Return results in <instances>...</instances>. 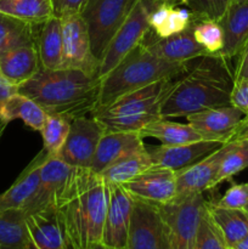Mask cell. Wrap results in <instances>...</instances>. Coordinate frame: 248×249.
<instances>
[{
	"mask_svg": "<svg viewBox=\"0 0 248 249\" xmlns=\"http://www.w3.org/2000/svg\"><path fill=\"white\" fill-rule=\"evenodd\" d=\"M243 117L242 111L229 105L189 114L186 121L203 140L226 143L230 142L236 126Z\"/></svg>",
	"mask_w": 248,
	"mask_h": 249,
	"instance_id": "14",
	"label": "cell"
},
{
	"mask_svg": "<svg viewBox=\"0 0 248 249\" xmlns=\"http://www.w3.org/2000/svg\"><path fill=\"white\" fill-rule=\"evenodd\" d=\"M133 207L134 198L123 186H109V201L102 232V245L114 249H125Z\"/></svg>",
	"mask_w": 248,
	"mask_h": 249,
	"instance_id": "16",
	"label": "cell"
},
{
	"mask_svg": "<svg viewBox=\"0 0 248 249\" xmlns=\"http://www.w3.org/2000/svg\"><path fill=\"white\" fill-rule=\"evenodd\" d=\"M246 211H247V212H248V207H247V208H246Z\"/></svg>",
	"mask_w": 248,
	"mask_h": 249,
	"instance_id": "49",
	"label": "cell"
},
{
	"mask_svg": "<svg viewBox=\"0 0 248 249\" xmlns=\"http://www.w3.org/2000/svg\"><path fill=\"white\" fill-rule=\"evenodd\" d=\"M71 122L72 121L65 117L48 114L39 133L43 138V150L48 153L49 157L57 156L60 152L70 133Z\"/></svg>",
	"mask_w": 248,
	"mask_h": 249,
	"instance_id": "33",
	"label": "cell"
},
{
	"mask_svg": "<svg viewBox=\"0 0 248 249\" xmlns=\"http://www.w3.org/2000/svg\"><path fill=\"white\" fill-rule=\"evenodd\" d=\"M101 83V77L82 71L40 67L31 79L18 85V92L34 100L46 114L73 121L97 108Z\"/></svg>",
	"mask_w": 248,
	"mask_h": 249,
	"instance_id": "2",
	"label": "cell"
},
{
	"mask_svg": "<svg viewBox=\"0 0 248 249\" xmlns=\"http://www.w3.org/2000/svg\"><path fill=\"white\" fill-rule=\"evenodd\" d=\"M123 187L134 199L163 206L177 197V172L164 167H151Z\"/></svg>",
	"mask_w": 248,
	"mask_h": 249,
	"instance_id": "13",
	"label": "cell"
},
{
	"mask_svg": "<svg viewBox=\"0 0 248 249\" xmlns=\"http://www.w3.org/2000/svg\"><path fill=\"white\" fill-rule=\"evenodd\" d=\"M189 68L190 62H170L163 60L151 53L140 43L111 72L102 77L99 106L96 109L108 106L128 92L167 78L180 77Z\"/></svg>",
	"mask_w": 248,
	"mask_h": 249,
	"instance_id": "4",
	"label": "cell"
},
{
	"mask_svg": "<svg viewBox=\"0 0 248 249\" xmlns=\"http://www.w3.org/2000/svg\"><path fill=\"white\" fill-rule=\"evenodd\" d=\"M246 168H248V139L230 141V148L221 162L213 181V187L231 179Z\"/></svg>",
	"mask_w": 248,
	"mask_h": 249,
	"instance_id": "32",
	"label": "cell"
},
{
	"mask_svg": "<svg viewBox=\"0 0 248 249\" xmlns=\"http://www.w3.org/2000/svg\"><path fill=\"white\" fill-rule=\"evenodd\" d=\"M104 134V125L96 117L74 118L71 122L70 133L57 157L71 167L90 169Z\"/></svg>",
	"mask_w": 248,
	"mask_h": 249,
	"instance_id": "9",
	"label": "cell"
},
{
	"mask_svg": "<svg viewBox=\"0 0 248 249\" xmlns=\"http://www.w3.org/2000/svg\"><path fill=\"white\" fill-rule=\"evenodd\" d=\"M206 207L229 249H232L248 235V212L246 209L224 208L214 202H207Z\"/></svg>",
	"mask_w": 248,
	"mask_h": 249,
	"instance_id": "25",
	"label": "cell"
},
{
	"mask_svg": "<svg viewBox=\"0 0 248 249\" xmlns=\"http://www.w3.org/2000/svg\"><path fill=\"white\" fill-rule=\"evenodd\" d=\"M143 147V139L138 131H105L90 169L100 174L116 160Z\"/></svg>",
	"mask_w": 248,
	"mask_h": 249,
	"instance_id": "20",
	"label": "cell"
},
{
	"mask_svg": "<svg viewBox=\"0 0 248 249\" xmlns=\"http://www.w3.org/2000/svg\"><path fill=\"white\" fill-rule=\"evenodd\" d=\"M125 249H168L159 206L134 199Z\"/></svg>",
	"mask_w": 248,
	"mask_h": 249,
	"instance_id": "10",
	"label": "cell"
},
{
	"mask_svg": "<svg viewBox=\"0 0 248 249\" xmlns=\"http://www.w3.org/2000/svg\"><path fill=\"white\" fill-rule=\"evenodd\" d=\"M18 92V85L12 84L0 73V105L4 104L12 95Z\"/></svg>",
	"mask_w": 248,
	"mask_h": 249,
	"instance_id": "43",
	"label": "cell"
},
{
	"mask_svg": "<svg viewBox=\"0 0 248 249\" xmlns=\"http://www.w3.org/2000/svg\"><path fill=\"white\" fill-rule=\"evenodd\" d=\"M148 11H152L156 7L160 6V5H169V6H181V0H141Z\"/></svg>",
	"mask_w": 248,
	"mask_h": 249,
	"instance_id": "45",
	"label": "cell"
},
{
	"mask_svg": "<svg viewBox=\"0 0 248 249\" xmlns=\"http://www.w3.org/2000/svg\"><path fill=\"white\" fill-rule=\"evenodd\" d=\"M91 249H114V248H109V247H107V246H105V245H102V243H100V245L95 246V247L91 248Z\"/></svg>",
	"mask_w": 248,
	"mask_h": 249,
	"instance_id": "48",
	"label": "cell"
},
{
	"mask_svg": "<svg viewBox=\"0 0 248 249\" xmlns=\"http://www.w3.org/2000/svg\"><path fill=\"white\" fill-rule=\"evenodd\" d=\"M77 168L71 167L57 156L49 157L41 164L39 181L34 194L24 207L26 214L57 207L58 201L67 189Z\"/></svg>",
	"mask_w": 248,
	"mask_h": 249,
	"instance_id": "11",
	"label": "cell"
},
{
	"mask_svg": "<svg viewBox=\"0 0 248 249\" xmlns=\"http://www.w3.org/2000/svg\"><path fill=\"white\" fill-rule=\"evenodd\" d=\"M35 44L19 46L0 53V73L15 85L31 79L40 70Z\"/></svg>",
	"mask_w": 248,
	"mask_h": 249,
	"instance_id": "23",
	"label": "cell"
},
{
	"mask_svg": "<svg viewBox=\"0 0 248 249\" xmlns=\"http://www.w3.org/2000/svg\"><path fill=\"white\" fill-rule=\"evenodd\" d=\"M88 0H51L53 16L58 18L80 15Z\"/></svg>",
	"mask_w": 248,
	"mask_h": 249,
	"instance_id": "40",
	"label": "cell"
},
{
	"mask_svg": "<svg viewBox=\"0 0 248 249\" xmlns=\"http://www.w3.org/2000/svg\"><path fill=\"white\" fill-rule=\"evenodd\" d=\"M27 249H73L55 207L26 214Z\"/></svg>",
	"mask_w": 248,
	"mask_h": 249,
	"instance_id": "17",
	"label": "cell"
},
{
	"mask_svg": "<svg viewBox=\"0 0 248 249\" xmlns=\"http://www.w3.org/2000/svg\"><path fill=\"white\" fill-rule=\"evenodd\" d=\"M230 148V142L212 152L199 162L177 172V197L184 198L192 195L203 194L213 189V181L220 168L224 157Z\"/></svg>",
	"mask_w": 248,
	"mask_h": 249,
	"instance_id": "18",
	"label": "cell"
},
{
	"mask_svg": "<svg viewBox=\"0 0 248 249\" xmlns=\"http://www.w3.org/2000/svg\"><path fill=\"white\" fill-rule=\"evenodd\" d=\"M150 11L141 0H136L128 17L123 22L117 33L109 41L100 62V77H105L111 72L135 46L142 41L143 36L150 29L148 23Z\"/></svg>",
	"mask_w": 248,
	"mask_h": 249,
	"instance_id": "8",
	"label": "cell"
},
{
	"mask_svg": "<svg viewBox=\"0 0 248 249\" xmlns=\"http://www.w3.org/2000/svg\"><path fill=\"white\" fill-rule=\"evenodd\" d=\"M35 46L40 66L46 70L61 68L62 62V22L53 16L45 22L36 24Z\"/></svg>",
	"mask_w": 248,
	"mask_h": 249,
	"instance_id": "24",
	"label": "cell"
},
{
	"mask_svg": "<svg viewBox=\"0 0 248 249\" xmlns=\"http://www.w3.org/2000/svg\"><path fill=\"white\" fill-rule=\"evenodd\" d=\"M219 24L223 28L224 46L216 55L231 60L248 40V0H237L226 9Z\"/></svg>",
	"mask_w": 248,
	"mask_h": 249,
	"instance_id": "21",
	"label": "cell"
},
{
	"mask_svg": "<svg viewBox=\"0 0 248 249\" xmlns=\"http://www.w3.org/2000/svg\"><path fill=\"white\" fill-rule=\"evenodd\" d=\"M230 104L245 114H248V78L233 82Z\"/></svg>",
	"mask_w": 248,
	"mask_h": 249,
	"instance_id": "41",
	"label": "cell"
},
{
	"mask_svg": "<svg viewBox=\"0 0 248 249\" xmlns=\"http://www.w3.org/2000/svg\"><path fill=\"white\" fill-rule=\"evenodd\" d=\"M192 249H229L221 233L219 232L216 226L212 221L211 216L207 212V207L201 219V223H199L196 241H195Z\"/></svg>",
	"mask_w": 248,
	"mask_h": 249,
	"instance_id": "38",
	"label": "cell"
},
{
	"mask_svg": "<svg viewBox=\"0 0 248 249\" xmlns=\"http://www.w3.org/2000/svg\"><path fill=\"white\" fill-rule=\"evenodd\" d=\"M206 203L203 194H197L159 206L167 229L168 249L194 248Z\"/></svg>",
	"mask_w": 248,
	"mask_h": 249,
	"instance_id": "6",
	"label": "cell"
},
{
	"mask_svg": "<svg viewBox=\"0 0 248 249\" xmlns=\"http://www.w3.org/2000/svg\"><path fill=\"white\" fill-rule=\"evenodd\" d=\"M48 114L34 100L19 92L12 95L0 105V119L9 124L15 119H21L27 126L40 131Z\"/></svg>",
	"mask_w": 248,
	"mask_h": 249,
	"instance_id": "27",
	"label": "cell"
},
{
	"mask_svg": "<svg viewBox=\"0 0 248 249\" xmlns=\"http://www.w3.org/2000/svg\"><path fill=\"white\" fill-rule=\"evenodd\" d=\"M94 117V116H92ZM104 125L105 131H138L140 133L145 126L157 119L163 118L160 109L143 112L128 116H100L96 117Z\"/></svg>",
	"mask_w": 248,
	"mask_h": 249,
	"instance_id": "34",
	"label": "cell"
},
{
	"mask_svg": "<svg viewBox=\"0 0 248 249\" xmlns=\"http://www.w3.org/2000/svg\"><path fill=\"white\" fill-rule=\"evenodd\" d=\"M194 36L208 53H219L224 46L223 28L213 19H194Z\"/></svg>",
	"mask_w": 248,
	"mask_h": 249,
	"instance_id": "35",
	"label": "cell"
},
{
	"mask_svg": "<svg viewBox=\"0 0 248 249\" xmlns=\"http://www.w3.org/2000/svg\"><path fill=\"white\" fill-rule=\"evenodd\" d=\"M142 139L155 138L162 145H184V143L196 142L203 139L190 124L175 123L167 118H159L152 122L140 131Z\"/></svg>",
	"mask_w": 248,
	"mask_h": 249,
	"instance_id": "28",
	"label": "cell"
},
{
	"mask_svg": "<svg viewBox=\"0 0 248 249\" xmlns=\"http://www.w3.org/2000/svg\"><path fill=\"white\" fill-rule=\"evenodd\" d=\"M28 248L26 213L7 211L0 213V249Z\"/></svg>",
	"mask_w": 248,
	"mask_h": 249,
	"instance_id": "31",
	"label": "cell"
},
{
	"mask_svg": "<svg viewBox=\"0 0 248 249\" xmlns=\"http://www.w3.org/2000/svg\"><path fill=\"white\" fill-rule=\"evenodd\" d=\"M232 249H248V235L240 241Z\"/></svg>",
	"mask_w": 248,
	"mask_h": 249,
	"instance_id": "46",
	"label": "cell"
},
{
	"mask_svg": "<svg viewBox=\"0 0 248 249\" xmlns=\"http://www.w3.org/2000/svg\"><path fill=\"white\" fill-rule=\"evenodd\" d=\"M237 62H236L235 71H233V82L248 78V40L238 53Z\"/></svg>",
	"mask_w": 248,
	"mask_h": 249,
	"instance_id": "42",
	"label": "cell"
},
{
	"mask_svg": "<svg viewBox=\"0 0 248 249\" xmlns=\"http://www.w3.org/2000/svg\"><path fill=\"white\" fill-rule=\"evenodd\" d=\"M6 128H7V124L4 123V122H2L1 119H0V141H1L2 135H4V133H5V130H6Z\"/></svg>",
	"mask_w": 248,
	"mask_h": 249,
	"instance_id": "47",
	"label": "cell"
},
{
	"mask_svg": "<svg viewBox=\"0 0 248 249\" xmlns=\"http://www.w3.org/2000/svg\"><path fill=\"white\" fill-rule=\"evenodd\" d=\"M109 186L91 169L77 168L56 209L73 249H91L102 242Z\"/></svg>",
	"mask_w": 248,
	"mask_h": 249,
	"instance_id": "1",
	"label": "cell"
},
{
	"mask_svg": "<svg viewBox=\"0 0 248 249\" xmlns=\"http://www.w3.org/2000/svg\"><path fill=\"white\" fill-rule=\"evenodd\" d=\"M62 22V62L61 68L77 70L100 77V61L91 49L89 32L80 15L65 17Z\"/></svg>",
	"mask_w": 248,
	"mask_h": 249,
	"instance_id": "7",
	"label": "cell"
},
{
	"mask_svg": "<svg viewBox=\"0 0 248 249\" xmlns=\"http://www.w3.org/2000/svg\"><path fill=\"white\" fill-rule=\"evenodd\" d=\"M141 44L151 53L170 62H191L192 60H196L208 53L206 49L199 45L195 39L194 19L186 29L165 38L153 36L148 29Z\"/></svg>",
	"mask_w": 248,
	"mask_h": 249,
	"instance_id": "15",
	"label": "cell"
},
{
	"mask_svg": "<svg viewBox=\"0 0 248 249\" xmlns=\"http://www.w3.org/2000/svg\"><path fill=\"white\" fill-rule=\"evenodd\" d=\"M36 24L9 15L0 16V53L11 49L35 44Z\"/></svg>",
	"mask_w": 248,
	"mask_h": 249,
	"instance_id": "29",
	"label": "cell"
},
{
	"mask_svg": "<svg viewBox=\"0 0 248 249\" xmlns=\"http://www.w3.org/2000/svg\"><path fill=\"white\" fill-rule=\"evenodd\" d=\"M0 11L32 24H40L53 16L51 0H0Z\"/></svg>",
	"mask_w": 248,
	"mask_h": 249,
	"instance_id": "30",
	"label": "cell"
},
{
	"mask_svg": "<svg viewBox=\"0 0 248 249\" xmlns=\"http://www.w3.org/2000/svg\"><path fill=\"white\" fill-rule=\"evenodd\" d=\"M48 158V153L41 150L28 165L22 170L19 177L5 192L0 194V213L7 211H22L31 199L39 181L40 167Z\"/></svg>",
	"mask_w": 248,
	"mask_h": 249,
	"instance_id": "22",
	"label": "cell"
},
{
	"mask_svg": "<svg viewBox=\"0 0 248 249\" xmlns=\"http://www.w3.org/2000/svg\"><path fill=\"white\" fill-rule=\"evenodd\" d=\"M214 203L224 208L246 209L248 207V182L232 185L224 196Z\"/></svg>",
	"mask_w": 248,
	"mask_h": 249,
	"instance_id": "39",
	"label": "cell"
},
{
	"mask_svg": "<svg viewBox=\"0 0 248 249\" xmlns=\"http://www.w3.org/2000/svg\"><path fill=\"white\" fill-rule=\"evenodd\" d=\"M192 19H194V17L186 7L172 6L163 23L155 31L150 29V32L153 36L165 38V36L180 33L184 29H186L191 24Z\"/></svg>",
	"mask_w": 248,
	"mask_h": 249,
	"instance_id": "37",
	"label": "cell"
},
{
	"mask_svg": "<svg viewBox=\"0 0 248 249\" xmlns=\"http://www.w3.org/2000/svg\"><path fill=\"white\" fill-rule=\"evenodd\" d=\"M151 167H153L152 160L147 148L143 147L112 163L109 167L102 170L100 175L108 186H123Z\"/></svg>",
	"mask_w": 248,
	"mask_h": 249,
	"instance_id": "26",
	"label": "cell"
},
{
	"mask_svg": "<svg viewBox=\"0 0 248 249\" xmlns=\"http://www.w3.org/2000/svg\"><path fill=\"white\" fill-rule=\"evenodd\" d=\"M177 78H167L145 88L128 92L104 108L96 109L91 116H128L160 109L163 101L174 87Z\"/></svg>",
	"mask_w": 248,
	"mask_h": 249,
	"instance_id": "12",
	"label": "cell"
},
{
	"mask_svg": "<svg viewBox=\"0 0 248 249\" xmlns=\"http://www.w3.org/2000/svg\"><path fill=\"white\" fill-rule=\"evenodd\" d=\"M223 145L216 141L201 140L184 145H159L146 148L152 160L153 167H164L179 172L199 162Z\"/></svg>",
	"mask_w": 248,
	"mask_h": 249,
	"instance_id": "19",
	"label": "cell"
},
{
	"mask_svg": "<svg viewBox=\"0 0 248 249\" xmlns=\"http://www.w3.org/2000/svg\"><path fill=\"white\" fill-rule=\"evenodd\" d=\"M248 139V114H245L238 125L236 126L235 131L232 134V138L230 141H237V140H245Z\"/></svg>",
	"mask_w": 248,
	"mask_h": 249,
	"instance_id": "44",
	"label": "cell"
},
{
	"mask_svg": "<svg viewBox=\"0 0 248 249\" xmlns=\"http://www.w3.org/2000/svg\"><path fill=\"white\" fill-rule=\"evenodd\" d=\"M233 87V73L228 60L216 53H207L175 80L174 87L160 106L163 118L229 106Z\"/></svg>",
	"mask_w": 248,
	"mask_h": 249,
	"instance_id": "3",
	"label": "cell"
},
{
	"mask_svg": "<svg viewBox=\"0 0 248 249\" xmlns=\"http://www.w3.org/2000/svg\"><path fill=\"white\" fill-rule=\"evenodd\" d=\"M135 2L136 0H88L83 7L80 16L87 23L92 53L100 62Z\"/></svg>",
	"mask_w": 248,
	"mask_h": 249,
	"instance_id": "5",
	"label": "cell"
},
{
	"mask_svg": "<svg viewBox=\"0 0 248 249\" xmlns=\"http://www.w3.org/2000/svg\"><path fill=\"white\" fill-rule=\"evenodd\" d=\"M237 0H181V6L191 12L194 19L219 21L224 12Z\"/></svg>",
	"mask_w": 248,
	"mask_h": 249,
	"instance_id": "36",
	"label": "cell"
}]
</instances>
